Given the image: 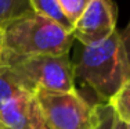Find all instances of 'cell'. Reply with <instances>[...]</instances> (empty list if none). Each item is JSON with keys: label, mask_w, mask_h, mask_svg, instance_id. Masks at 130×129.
Returning <instances> with one entry per match:
<instances>
[{"label": "cell", "mask_w": 130, "mask_h": 129, "mask_svg": "<svg viewBox=\"0 0 130 129\" xmlns=\"http://www.w3.org/2000/svg\"><path fill=\"white\" fill-rule=\"evenodd\" d=\"M3 57H4V31L0 29V67H3Z\"/></svg>", "instance_id": "obj_15"}, {"label": "cell", "mask_w": 130, "mask_h": 129, "mask_svg": "<svg viewBox=\"0 0 130 129\" xmlns=\"http://www.w3.org/2000/svg\"><path fill=\"white\" fill-rule=\"evenodd\" d=\"M91 2L93 0H58L65 17L72 25H75V22L79 20V17Z\"/></svg>", "instance_id": "obj_11"}, {"label": "cell", "mask_w": 130, "mask_h": 129, "mask_svg": "<svg viewBox=\"0 0 130 129\" xmlns=\"http://www.w3.org/2000/svg\"><path fill=\"white\" fill-rule=\"evenodd\" d=\"M75 38L72 32L43 15L32 13L4 29V53L18 57L68 54Z\"/></svg>", "instance_id": "obj_2"}, {"label": "cell", "mask_w": 130, "mask_h": 129, "mask_svg": "<svg viewBox=\"0 0 130 129\" xmlns=\"http://www.w3.org/2000/svg\"><path fill=\"white\" fill-rule=\"evenodd\" d=\"M75 79L87 85L104 103H109L120 86L130 79L119 31H115L104 42L83 46V50L73 65Z\"/></svg>", "instance_id": "obj_1"}, {"label": "cell", "mask_w": 130, "mask_h": 129, "mask_svg": "<svg viewBox=\"0 0 130 129\" xmlns=\"http://www.w3.org/2000/svg\"><path fill=\"white\" fill-rule=\"evenodd\" d=\"M111 129H129V125H126L125 122H122L116 115H113V112H112V124H111Z\"/></svg>", "instance_id": "obj_14"}, {"label": "cell", "mask_w": 130, "mask_h": 129, "mask_svg": "<svg viewBox=\"0 0 130 129\" xmlns=\"http://www.w3.org/2000/svg\"><path fill=\"white\" fill-rule=\"evenodd\" d=\"M43 119L50 129H98L104 112L75 92H35Z\"/></svg>", "instance_id": "obj_4"}, {"label": "cell", "mask_w": 130, "mask_h": 129, "mask_svg": "<svg viewBox=\"0 0 130 129\" xmlns=\"http://www.w3.org/2000/svg\"><path fill=\"white\" fill-rule=\"evenodd\" d=\"M108 107L112 110L113 115L130 126V79H127L113 94L108 103Z\"/></svg>", "instance_id": "obj_10"}, {"label": "cell", "mask_w": 130, "mask_h": 129, "mask_svg": "<svg viewBox=\"0 0 130 129\" xmlns=\"http://www.w3.org/2000/svg\"><path fill=\"white\" fill-rule=\"evenodd\" d=\"M111 124H112V110L108 106H105V112L103 118V124L98 129H111Z\"/></svg>", "instance_id": "obj_13"}, {"label": "cell", "mask_w": 130, "mask_h": 129, "mask_svg": "<svg viewBox=\"0 0 130 129\" xmlns=\"http://www.w3.org/2000/svg\"><path fill=\"white\" fill-rule=\"evenodd\" d=\"M26 92L30 90L14 69L7 65L0 67V110Z\"/></svg>", "instance_id": "obj_7"}, {"label": "cell", "mask_w": 130, "mask_h": 129, "mask_svg": "<svg viewBox=\"0 0 130 129\" xmlns=\"http://www.w3.org/2000/svg\"><path fill=\"white\" fill-rule=\"evenodd\" d=\"M3 65L14 69L32 93L39 89L50 92L76 90L73 64L68 54L18 57L4 53Z\"/></svg>", "instance_id": "obj_3"}, {"label": "cell", "mask_w": 130, "mask_h": 129, "mask_svg": "<svg viewBox=\"0 0 130 129\" xmlns=\"http://www.w3.org/2000/svg\"><path fill=\"white\" fill-rule=\"evenodd\" d=\"M118 8L113 0H93L75 22L72 35L83 46L104 42L116 31Z\"/></svg>", "instance_id": "obj_5"}, {"label": "cell", "mask_w": 130, "mask_h": 129, "mask_svg": "<svg viewBox=\"0 0 130 129\" xmlns=\"http://www.w3.org/2000/svg\"><path fill=\"white\" fill-rule=\"evenodd\" d=\"M129 129H130V126H129Z\"/></svg>", "instance_id": "obj_17"}, {"label": "cell", "mask_w": 130, "mask_h": 129, "mask_svg": "<svg viewBox=\"0 0 130 129\" xmlns=\"http://www.w3.org/2000/svg\"><path fill=\"white\" fill-rule=\"evenodd\" d=\"M0 129H4V128H3V125H2V124H0Z\"/></svg>", "instance_id": "obj_16"}, {"label": "cell", "mask_w": 130, "mask_h": 129, "mask_svg": "<svg viewBox=\"0 0 130 129\" xmlns=\"http://www.w3.org/2000/svg\"><path fill=\"white\" fill-rule=\"evenodd\" d=\"M35 13L30 0H0V29L4 31L10 24Z\"/></svg>", "instance_id": "obj_8"}, {"label": "cell", "mask_w": 130, "mask_h": 129, "mask_svg": "<svg viewBox=\"0 0 130 129\" xmlns=\"http://www.w3.org/2000/svg\"><path fill=\"white\" fill-rule=\"evenodd\" d=\"M0 124L4 129H50L43 119L35 93H26L0 110Z\"/></svg>", "instance_id": "obj_6"}, {"label": "cell", "mask_w": 130, "mask_h": 129, "mask_svg": "<svg viewBox=\"0 0 130 129\" xmlns=\"http://www.w3.org/2000/svg\"><path fill=\"white\" fill-rule=\"evenodd\" d=\"M119 35H120V42H122V46H123V51H125L126 60H127L129 69H130V21H129L127 26L122 32H119Z\"/></svg>", "instance_id": "obj_12"}, {"label": "cell", "mask_w": 130, "mask_h": 129, "mask_svg": "<svg viewBox=\"0 0 130 129\" xmlns=\"http://www.w3.org/2000/svg\"><path fill=\"white\" fill-rule=\"evenodd\" d=\"M30 4H32V8L36 14L50 18L51 21L61 25L64 29L72 32L73 25L65 17L58 0H30Z\"/></svg>", "instance_id": "obj_9"}]
</instances>
